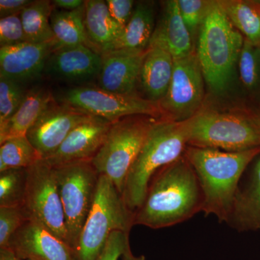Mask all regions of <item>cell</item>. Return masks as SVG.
<instances>
[{
  "instance_id": "obj_17",
  "label": "cell",
  "mask_w": 260,
  "mask_h": 260,
  "mask_svg": "<svg viewBox=\"0 0 260 260\" xmlns=\"http://www.w3.org/2000/svg\"><path fill=\"white\" fill-rule=\"evenodd\" d=\"M146 51H114L103 54L98 86L112 93L135 94Z\"/></svg>"
},
{
  "instance_id": "obj_36",
  "label": "cell",
  "mask_w": 260,
  "mask_h": 260,
  "mask_svg": "<svg viewBox=\"0 0 260 260\" xmlns=\"http://www.w3.org/2000/svg\"><path fill=\"white\" fill-rule=\"evenodd\" d=\"M32 2L30 0H1L0 17L3 18L11 15H20Z\"/></svg>"
},
{
  "instance_id": "obj_18",
  "label": "cell",
  "mask_w": 260,
  "mask_h": 260,
  "mask_svg": "<svg viewBox=\"0 0 260 260\" xmlns=\"http://www.w3.org/2000/svg\"><path fill=\"white\" fill-rule=\"evenodd\" d=\"M241 181L226 224L239 232H260V155Z\"/></svg>"
},
{
  "instance_id": "obj_8",
  "label": "cell",
  "mask_w": 260,
  "mask_h": 260,
  "mask_svg": "<svg viewBox=\"0 0 260 260\" xmlns=\"http://www.w3.org/2000/svg\"><path fill=\"white\" fill-rule=\"evenodd\" d=\"M52 168L64 209L67 242L75 251L93 204L100 175L91 161Z\"/></svg>"
},
{
  "instance_id": "obj_40",
  "label": "cell",
  "mask_w": 260,
  "mask_h": 260,
  "mask_svg": "<svg viewBox=\"0 0 260 260\" xmlns=\"http://www.w3.org/2000/svg\"><path fill=\"white\" fill-rule=\"evenodd\" d=\"M251 117L255 123L260 133V109L250 112Z\"/></svg>"
},
{
  "instance_id": "obj_26",
  "label": "cell",
  "mask_w": 260,
  "mask_h": 260,
  "mask_svg": "<svg viewBox=\"0 0 260 260\" xmlns=\"http://www.w3.org/2000/svg\"><path fill=\"white\" fill-rule=\"evenodd\" d=\"M54 6L49 0L32 1L20 14L26 42L32 44L54 43L50 18Z\"/></svg>"
},
{
  "instance_id": "obj_11",
  "label": "cell",
  "mask_w": 260,
  "mask_h": 260,
  "mask_svg": "<svg viewBox=\"0 0 260 260\" xmlns=\"http://www.w3.org/2000/svg\"><path fill=\"white\" fill-rule=\"evenodd\" d=\"M205 84L196 51L175 59L170 85L159 102L162 119L185 121L194 117L201 111Z\"/></svg>"
},
{
  "instance_id": "obj_28",
  "label": "cell",
  "mask_w": 260,
  "mask_h": 260,
  "mask_svg": "<svg viewBox=\"0 0 260 260\" xmlns=\"http://www.w3.org/2000/svg\"><path fill=\"white\" fill-rule=\"evenodd\" d=\"M238 73L242 86L252 98L260 99V47L244 39Z\"/></svg>"
},
{
  "instance_id": "obj_35",
  "label": "cell",
  "mask_w": 260,
  "mask_h": 260,
  "mask_svg": "<svg viewBox=\"0 0 260 260\" xmlns=\"http://www.w3.org/2000/svg\"><path fill=\"white\" fill-rule=\"evenodd\" d=\"M106 2L112 18L124 28L133 15L135 2L133 0H107Z\"/></svg>"
},
{
  "instance_id": "obj_31",
  "label": "cell",
  "mask_w": 260,
  "mask_h": 260,
  "mask_svg": "<svg viewBox=\"0 0 260 260\" xmlns=\"http://www.w3.org/2000/svg\"><path fill=\"white\" fill-rule=\"evenodd\" d=\"M26 92L21 84L0 77V129L7 125L18 111Z\"/></svg>"
},
{
  "instance_id": "obj_10",
  "label": "cell",
  "mask_w": 260,
  "mask_h": 260,
  "mask_svg": "<svg viewBox=\"0 0 260 260\" xmlns=\"http://www.w3.org/2000/svg\"><path fill=\"white\" fill-rule=\"evenodd\" d=\"M23 208L30 220L40 223L68 244L64 209L54 169L44 159L27 169Z\"/></svg>"
},
{
  "instance_id": "obj_34",
  "label": "cell",
  "mask_w": 260,
  "mask_h": 260,
  "mask_svg": "<svg viewBox=\"0 0 260 260\" xmlns=\"http://www.w3.org/2000/svg\"><path fill=\"white\" fill-rule=\"evenodd\" d=\"M129 246V234L116 231L109 237L107 245L97 260H119Z\"/></svg>"
},
{
  "instance_id": "obj_16",
  "label": "cell",
  "mask_w": 260,
  "mask_h": 260,
  "mask_svg": "<svg viewBox=\"0 0 260 260\" xmlns=\"http://www.w3.org/2000/svg\"><path fill=\"white\" fill-rule=\"evenodd\" d=\"M102 63V55L86 45L61 48L51 53L44 72L56 79L83 83L98 78Z\"/></svg>"
},
{
  "instance_id": "obj_37",
  "label": "cell",
  "mask_w": 260,
  "mask_h": 260,
  "mask_svg": "<svg viewBox=\"0 0 260 260\" xmlns=\"http://www.w3.org/2000/svg\"><path fill=\"white\" fill-rule=\"evenodd\" d=\"M85 1L83 0H54L52 1L54 8L59 10L73 11L79 9L85 5Z\"/></svg>"
},
{
  "instance_id": "obj_23",
  "label": "cell",
  "mask_w": 260,
  "mask_h": 260,
  "mask_svg": "<svg viewBox=\"0 0 260 260\" xmlns=\"http://www.w3.org/2000/svg\"><path fill=\"white\" fill-rule=\"evenodd\" d=\"M154 20L153 4L148 2L138 3L129 23L123 30L115 51H146L155 28Z\"/></svg>"
},
{
  "instance_id": "obj_14",
  "label": "cell",
  "mask_w": 260,
  "mask_h": 260,
  "mask_svg": "<svg viewBox=\"0 0 260 260\" xmlns=\"http://www.w3.org/2000/svg\"><path fill=\"white\" fill-rule=\"evenodd\" d=\"M8 248L29 260H77L74 251L45 227L28 220L10 238Z\"/></svg>"
},
{
  "instance_id": "obj_30",
  "label": "cell",
  "mask_w": 260,
  "mask_h": 260,
  "mask_svg": "<svg viewBox=\"0 0 260 260\" xmlns=\"http://www.w3.org/2000/svg\"><path fill=\"white\" fill-rule=\"evenodd\" d=\"M216 3L213 0H177L181 18L193 41L198 37L200 29Z\"/></svg>"
},
{
  "instance_id": "obj_13",
  "label": "cell",
  "mask_w": 260,
  "mask_h": 260,
  "mask_svg": "<svg viewBox=\"0 0 260 260\" xmlns=\"http://www.w3.org/2000/svg\"><path fill=\"white\" fill-rule=\"evenodd\" d=\"M112 121L91 115L70 132L60 146L44 158L51 167L79 161H91L107 138Z\"/></svg>"
},
{
  "instance_id": "obj_12",
  "label": "cell",
  "mask_w": 260,
  "mask_h": 260,
  "mask_svg": "<svg viewBox=\"0 0 260 260\" xmlns=\"http://www.w3.org/2000/svg\"><path fill=\"white\" fill-rule=\"evenodd\" d=\"M90 116L54 99L28 130L26 137L44 159L52 155L70 132Z\"/></svg>"
},
{
  "instance_id": "obj_19",
  "label": "cell",
  "mask_w": 260,
  "mask_h": 260,
  "mask_svg": "<svg viewBox=\"0 0 260 260\" xmlns=\"http://www.w3.org/2000/svg\"><path fill=\"white\" fill-rule=\"evenodd\" d=\"M150 44L167 49L174 59L186 57L195 51L194 41L181 18L177 0L164 3L161 18L155 25Z\"/></svg>"
},
{
  "instance_id": "obj_21",
  "label": "cell",
  "mask_w": 260,
  "mask_h": 260,
  "mask_svg": "<svg viewBox=\"0 0 260 260\" xmlns=\"http://www.w3.org/2000/svg\"><path fill=\"white\" fill-rule=\"evenodd\" d=\"M174 61L167 49L157 44L149 45L139 78L145 99L158 104L164 99L172 81Z\"/></svg>"
},
{
  "instance_id": "obj_9",
  "label": "cell",
  "mask_w": 260,
  "mask_h": 260,
  "mask_svg": "<svg viewBox=\"0 0 260 260\" xmlns=\"http://www.w3.org/2000/svg\"><path fill=\"white\" fill-rule=\"evenodd\" d=\"M58 102L112 122L129 116H148L155 119L162 116L158 103L136 94L112 93L99 86L80 85L67 89L59 95Z\"/></svg>"
},
{
  "instance_id": "obj_3",
  "label": "cell",
  "mask_w": 260,
  "mask_h": 260,
  "mask_svg": "<svg viewBox=\"0 0 260 260\" xmlns=\"http://www.w3.org/2000/svg\"><path fill=\"white\" fill-rule=\"evenodd\" d=\"M188 133V120L160 119L154 123L124 184L123 199L133 213L143 203L153 176L185 153Z\"/></svg>"
},
{
  "instance_id": "obj_33",
  "label": "cell",
  "mask_w": 260,
  "mask_h": 260,
  "mask_svg": "<svg viewBox=\"0 0 260 260\" xmlns=\"http://www.w3.org/2000/svg\"><path fill=\"white\" fill-rule=\"evenodd\" d=\"M27 42L20 15L0 19V46L1 47Z\"/></svg>"
},
{
  "instance_id": "obj_2",
  "label": "cell",
  "mask_w": 260,
  "mask_h": 260,
  "mask_svg": "<svg viewBox=\"0 0 260 260\" xmlns=\"http://www.w3.org/2000/svg\"><path fill=\"white\" fill-rule=\"evenodd\" d=\"M260 155V148L225 152L187 146L186 158L194 168L204 195L203 212L226 223L234 198L246 169Z\"/></svg>"
},
{
  "instance_id": "obj_39",
  "label": "cell",
  "mask_w": 260,
  "mask_h": 260,
  "mask_svg": "<svg viewBox=\"0 0 260 260\" xmlns=\"http://www.w3.org/2000/svg\"><path fill=\"white\" fill-rule=\"evenodd\" d=\"M121 260H146L145 256L140 255L136 256L133 254V251L131 250V247L129 246L126 251H124L123 255L121 257Z\"/></svg>"
},
{
  "instance_id": "obj_27",
  "label": "cell",
  "mask_w": 260,
  "mask_h": 260,
  "mask_svg": "<svg viewBox=\"0 0 260 260\" xmlns=\"http://www.w3.org/2000/svg\"><path fill=\"white\" fill-rule=\"evenodd\" d=\"M0 145V172L10 169H28L42 159L26 136L10 138Z\"/></svg>"
},
{
  "instance_id": "obj_22",
  "label": "cell",
  "mask_w": 260,
  "mask_h": 260,
  "mask_svg": "<svg viewBox=\"0 0 260 260\" xmlns=\"http://www.w3.org/2000/svg\"><path fill=\"white\" fill-rule=\"evenodd\" d=\"M53 99L52 94L47 88L36 87L28 90L18 111L7 125L0 129V144L10 138L26 136Z\"/></svg>"
},
{
  "instance_id": "obj_25",
  "label": "cell",
  "mask_w": 260,
  "mask_h": 260,
  "mask_svg": "<svg viewBox=\"0 0 260 260\" xmlns=\"http://www.w3.org/2000/svg\"><path fill=\"white\" fill-rule=\"evenodd\" d=\"M84 18L85 5L73 11L54 8L51 15L50 22L55 49L79 45L88 47Z\"/></svg>"
},
{
  "instance_id": "obj_7",
  "label": "cell",
  "mask_w": 260,
  "mask_h": 260,
  "mask_svg": "<svg viewBox=\"0 0 260 260\" xmlns=\"http://www.w3.org/2000/svg\"><path fill=\"white\" fill-rule=\"evenodd\" d=\"M188 146L225 152L260 148V133L248 114L200 111L188 120Z\"/></svg>"
},
{
  "instance_id": "obj_20",
  "label": "cell",
  "mask_w": 260,
  "mask_h": 260,
  "mask_svg": "<svg viewBox=\"0 0 260 260\" xmlns=\"http://www.w3.org/2000/svg\"><path fill=\"white\" fill-rule=\"evenodd\" d=\"M84 24L88 47L101 55L115 51L124 28L112 18L107 2L85 1Z\"/></svg>"
},
{
  "instance_id": "obj_5",
  "label": "cell",
  "mask_w": 260,
  "mask_h": 260,
  "mask_svg": "<svg viewBox=\"0 0 260 260\" xmlns=\"http://www.w3.org/2000/svg\"><path fill=\"white\" fill-rule=\"evenodd\" d=\"M134 213L109 178L99 176L91 210L75 249L77 260H97L113 232L130 234Z\"/></svg>"
},
{
  "instance_id": "obj_4",
  "label": "cell",
  "mask_w": 260,
  "mask_h": 260,
  "mask_svg": "<svg viewBox=\"0 0 260 260\" xmlns=\"http://www.w3.org/2000/svg\"><path fill=\"white\" fill-rule=\"evenodd\" d=\"M244 38L233 26L217 1L200 29L196 51L205 83L222 95L232 86L238 70Z\"/></svg>"
},
{
  "instance_id": "obj_29",
  "label": "cell",
  "mask_w": 260,
  "mask_h": 260,
  "mask_svg": "<svg viewBox=\"0 0 260 260\" xmlns=\"http://www.w3.org/2000/svg\"><path fill=\"white\" fill-rule=\"evenodd\" d=\"M27 187V169L0 172V208L23 207Z\"/></svg>"
},
{
  "instance_id": "obj_1",
  "label": "cell",
  "mask_w": 260,
  "mask_h": 260,
  "mask_svg": "<svg viewBox=\"0 0 260 260\" xmlns=\"http://www.w3.org/2000/svg\"><path fill=\"white\" fill-rule=\"evenodd\" d=\"M203 205L198 175L184 154L152 178L133 224L152 229L173 226L203 212Z\"/></svg>"
},
{
  "instance_id": "obj_38",
  "label": "cell",
  "mask_w": 260,
  "mask_h": 260,
  "mask_svg": "<svg viewBox=\"0 0 260 260\" xmlns=\"http://www.w3.org/2000/svg\"><path fill=\"white\" fill-rule=\"evenodd\" d=\"M0 260H29L22 259L15 255L9 248H0Z\"/></svg>"
},
{
  "instance_id": "obj_24",
  "label": "cell",
  "mask_w": 260,
  "mask_h": 260,
  "mask_svg": "<svg viewBox=\"0 0 260 260\" xmlns=\"http://www.w3.org/2000/svg\"><path fill=\"white\" fill-rule=\"evenodd\" d=\"M218 3L244 39L260 47V0H218Z\"/></svg>"
},
{
  "instance_id": "obj_6",
  "label": "cell",
  "mask_w": 260,
  "mask_h": 260,
  "mask_svg": "<svg viewBox=\"0 0 260 260\" xmlns=\"http://www.w3.org/2000/svg\"><path fill=\"white\" fill-rule=\"evenodd\" d=\"M156 120L150 116L136 115L114 121L91 160L99 175L109 178L121 195L130 169Z\"/></svg>"
},
{
  "instance_id": "obj_32",
  "label": "cell",
  "mask_w": 260,
  "mask_h": 260,
  "mask_svg": "<svg viewBox=\"0 0 260 260\" xmlns=\"http://www.w3.org/2000/svg\"><path fill=\"white\" fill-rule=\"evenodd\" d=\"M28 220L23 206L0 208V248H8L10 238Z\"/></svg>"
},
{
  "instance_id": "obj_15",
  "label": "cell",
  "mask_w": 260,
  "mask_h": 260,
  "mask_svg": "<svg viewBox=\"0 0 260 260\" xmlns=\"http://www.w3.org/2000/svg\"><path fill=\"white\" fill-rule=\"evenodd\" d=\"M54 49V43L23 42L0 48V77L20 84L37 79Z\"/></svg>"
}]
</instances>
